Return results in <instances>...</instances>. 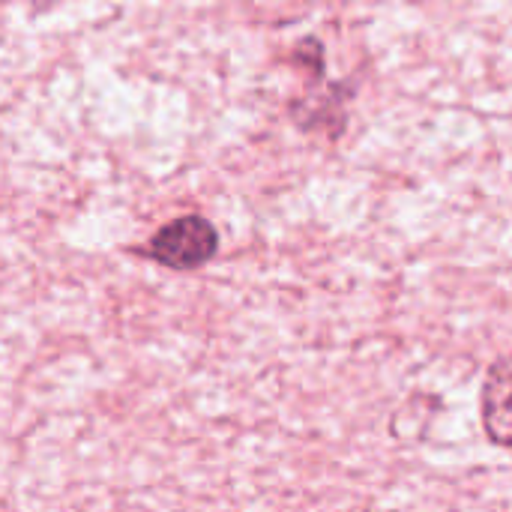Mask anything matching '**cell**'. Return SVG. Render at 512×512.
Returning <instances> with one entry per match:
<instances>
[{"label": "cell", "instance_id": "1", "mask_svg": "<svg viewBox=\"0 0 512 512\" xmlns=\"http://www.w3.org/2000/svg\"><path fill=\"white\" fill-rule=\"evenodd\" d=\"M216 252H219V231L207 216L198 213H186L165 222L141 249V255L177 273H192L207 267L216 258Z\"/></svg>", "mask_w": 512, "mask_h": 512}, {"label": "cell", "instance_id": "3", "mask_svg": "<svg viewBox=\"0 0 512 512\" xmlns=\"http://www.w3.org/2000/svg\"><path fill=\"white\" fill-rule=\"evenodd\" d=\"M27 3H36V6H51V3H57V0H27Z\"/></svg>", "mask_w": 512, "mask_h": 512}, {"label": "cell", "instance_id": "2", "mask_svg": "<svg viewBox=\"0 0 512 512\" xmlns=\"http://www.w3.org/2000/svg\"><path fill=\"white\" fill-rule=\"evenodd\" d=\"M480 417L489 441L495 447L512 450V351L498 357L483 381Z\"/></svg>", "mask_w": 512, "mask_h": 512}]
</instances>
